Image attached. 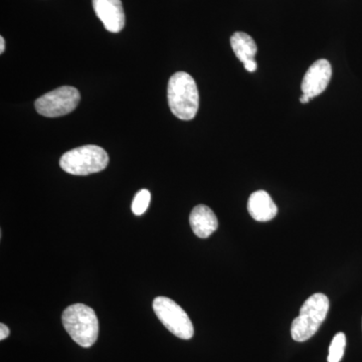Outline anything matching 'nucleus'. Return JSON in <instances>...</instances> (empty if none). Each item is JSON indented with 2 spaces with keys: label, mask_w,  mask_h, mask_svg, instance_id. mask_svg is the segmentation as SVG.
Masks as SVG:
<instances>
[{
  "label": "nucleus",
  "mask_w": 362,
  "mask_h": 362,
  "mask_svg": "<svg viewBox=\"0 0 362 362\" xmlns=\"http://www.w3.org/2000/svg\"><path fill=\"white\" fill-rule=\"evenodd\" d=\"M168 100L173 115L180 120H192L199 108V89L194 78L185 71H177L171 76L168 82Z\"/></svg>",
  "instance_id": "obj_1"
},
{
  "label": "nucleus",
  "mask_w": 362,
  "mask_h": 362,
  "mask_svg": "<svg viewBox=\"0 0 362 362\" xmlns=\"http://www.w3.org/2000/svg\"><path fill=\"white\" fill-rule=\"evenodd\" d=\"M64 327L80 346H92L99 335V321L96 313L84 304H74L64 311L62 316Z\"/></svg>",
  "instance_id": "obj_2"
},
{
  "label": "nucleus",
  "mask_w": 362,
  "mask_h": 362,
  "mask_svg": "<svg viewBox=\"0 0 362 362\" xmlns=\"http://www.w3.org/2000/svg\"><path fill=\"white\" fill-rule=\"evenodd\" d=\"M329 311V299L322 293H316L305 301L300 314L293 320L291 335L297 342H304L316 334Z\"/></svg>",
  "instance_id": "obj_3"
},
{
  "label": "nucleus",
  "mask_w": 362,
  "mask_h": 362,
  "mask_svg": "<svg viewBox=\"0 0 362 362\" xmlns=\"http://www.w3.org/2000/svg\"><path fill=\"white\" fill-rule=\"evenodd\" d=\"M108 164V154L97 145H85L70 150L59 160V166L64 171L70 175L82 176L100 173Z\"/></svg>",
  "instance_id": "obj_4"
},
{
  "label": "nucleus",
  "mask_w": 362,
  "mask_h": 362,
  "mask_svg": "<svg viewBox=\"0 0 362 362\" xmlns=\"http://www.w3.org/2000/svg\"><path fill=\"white\" fill-rule=\"evenodd\" d=\"M153 310L162 324L175 337L185 340L194 337V325L189 317L173 300L168 297L156 298Z\"/></svg>",
  "instance_id": "obj_5"
},
{
  "label": "nucleus",
  "mask_w": 362,
  "mask_h": 362,
  "mask_svg": "<svg viewBox=\"0 0 362 362\" xmlns=\"http://www.w3.org/2000/svg\"><path fill=\"white\" fill-rule=\"evenodd\" d=\"M80 92L76 88L64 86L42 95L35 101L37 113L54 118L70 114L80 103Z\"/></svg>",
  "instance_id": "obj_6"
},
{
  "label": "nucleus",
  "mask_w": 362,
  "mask_h": 362,
  "mask_svg": "<svg viewBox=\"0 0 362 362\" xmlns=\"http://www.w3.org/2000/svg\"><path fill=\"white\" fill-rule=\"evenodd\" d=\"M332 76V69L327 59H318L312 64L310 68L305 74L302 81L301 89L303 94L315 98L322 94L329 85Z\"/></svg>",
  "instance_id": "obj_7"
},
{
  "label": "nucleus",
  "mask_w": 362,
  "mask_h": 362,
  "mask_svg": "<svg viewBox=\"0 0 362 362\" xmlns=\"http://www.w3.org/2000/svg\"><path fill=\"white\" fill-rule=\"evenodd\" d=\"M93 8L105 28L120 33L125 26V13L121 0H93Z\"/></svg>",
  "instance_id": "obj_8"
},
{
  "label": "nucleus",
  "mask_w": 362,
  "mask_h": 362,
  "mask_svg": "<svg viewBox=\"0 0 362 362\" xmlns=\"http://www.w3.org/2000/svg\"><path fill=\"white\" fill-rule=\"evenodd\" d=\"M189 223L194 235L201 239H206L218 228V221L216 214L204 204H199L192 209Z\"/></svg>",
  "instance_id": "obj_9"
},
{
  "label": "nucleus",
  "mask_w": 362,
  "mask_h": 362,
  "mask_svg": "<svg viewBox=\"0 0 362 362\" xmlns=\"http://www.w3.org/2000/svg\"><path fill=\"white\" fill-rule=\"evenodd\" d=\"M247 211L255 221L265 223L277 216L278 207L268 192L258 190L250 197Z\"/></svg>",
  "instance_id": "obj_10"
},
{
  "label": "nucleus",
  "mask_w": 362,
  "mask_h": 362,
  "mask_svg": "<svg viewBox=\"0 0 362 362\" xmlns=\"http://www.w3.org/2000/svg\"><path fill=\"white\" fill-rule=\"evenodd\" d=\"M230 45L235 57L242 63H245L247 59H255L258 49L255 40L247 33L242 32L233 33V37H230Z\"/></svg>",
  "instance_id": "obj_11"
},
{
  "label": "nucleus",
  "mask_w": 362,
  "mask_h": 362,
  "mask_svg": "<svg viewBox=\"0 0 362 362\" xmlns=\"http://www.w3.org/2000/svg\"><path fill=\"white\" fill-rule=\"evenodd\" d=\"M345 346H346V337L343 332L337 333L333 337L330 344L328 362H340L344 354Z\"/></svg>",
  "instance_id": "obj_12"
},
{
  "label": "nucleus",
  "mask_w": 362,
  "mask_h": 362,
  "mask_svg": "<svg viewBox=\"0 0 362 362\" xmlns=\"http://www.w3.org/2000/svg\"><path fill=\"white\" fill-rule=\"evenodd\" d=\"M151 194L147 189H142L137 192L133 199L132 209L133 214L136 216H142L148 209Z\"/></svg>",
  "instance_id": "obj_13"
},
{
  "label": "nucleus",
  "mask_w": 362,
  "mask_h": 362,
  "mask_svg": "<svg viewBox=\"0 0 362 362\" xmlns=\"http://www.w3.org/2000/svg\"><path fill=\"white\" fill-rule=\"evenodd\" d=\"M244 64V68L246 69L247 71H250V73H252V71H255L257 70V62L255 61V59H247V61L245 62Z\"/></svg>",
  "instance_id": "obj_14"
},
{
  "label": "nucleus",
  "mask_w": 362,
  "mask_h": 362,
  "mask_svg": "<svg viewBox=\"0 0 362 362\" xmlns=\"http://www.w3.org/2000/svg\"><path fill=\"white\" fill-rule=\"evenodd\" d=\"M9 333H11V331H9V328L7 327L6 324H0V340L6 339L9 337Z\"/></svg>",
  "instance_id": "obj_15"
},
{
  "label": "nucleus",
  "mask_w": 362,
  "mask_h": 362,
  "mask_svg": "<svg viewBox=\"0 0 362 362\" xmlns=\"http://www.w3.org/2000/svg\"><path fill=\"white\" fill-rule=\"evenodd\" d=\"M311 98L308 96V95H302L301 97H300V102H301L302 104H307L309 101H310Z\"/></svg>",
  "instance_id": "obj_16"
},
{
  "label": "nucleus",
  "mask_w": 362,
  "mask_h": 362,
  "mask_svg": "<svg viewBox=\"0 0 362 362\" xmlns=\"http://www.w3.org/2000/svg\"><path fill=\"white\" fill-rule=\"evenodd\" d=\"M4 49H6V42L4 37H0V54H4Z\"/></svg>",
  "instance_id": "obj_17"
}]
</instances>
